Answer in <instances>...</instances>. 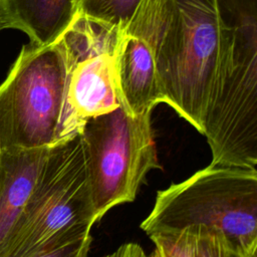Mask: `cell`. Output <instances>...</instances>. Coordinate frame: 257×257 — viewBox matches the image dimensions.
<instances>
[{
    "instance_id": "8992f818",
    "label": "cell",
    "mask_w": 257,
    "mask_h": 257,
    "mask_svg": "<svg viewBox=\"0 0 257 257\" xmlns=\"http://www.w3.org/2000/svg\"><path fill=\"white\" fill-rule=\"evenodd\" d=\"M151 115H132L119 105L88 119L79 133L98 221L111 208L133 202L148 173L161 168Z\"/></svg>"
},
{
    "instance_id": "8fae6325",
    "label": "cell",
    "mask_w": 257,
    "mask_h": 257,
    "mask_svg": "<svg viewBox=\"0 0 257 257\" xmlns=\"http://www.w3.org/2000/svg\"><path fill=\"white\" fill-rule=\"evenodd\" d=\"M149 237L171 257H246L224 233L202 225Z\"/></svg>"
},
{
    "instance_id": "30bf717a",
    "label": "cell",
    "mask_w": 257,
    "mask_h": 257,
    "mask_svg": "<svg viewBox=\"0 0 257 257\" xmlns=\"http://www.w3.org/2000/svg\"><path fill=\"white\" fill-rule=\"evenodd\" d=\"M76 13L75 0H0L6 29L20 30L40 46L57 40Z\"/></svg>"
},
{
    "instance_id": "9c48e42d",
    "label": "cell",
    "mask_w": 257,
    "mask_h": 257,
    "mask_svg": "<svg viewBox=\"0 0 257 257\" xmlns=\"http://www.w3.org/2000/svg\"><path fill=\"white\" fill-rule=\"evenodd\" d=\"M48 148L1 152L0 253L29 198Z\"/></svg>"
},
{
    "instance_id": "6da1fadb",
    "label": "cell",
    "mask_w": 257,
    "mask_h": 257,
    "mask_svg": "<svg viewBox=\"0 0 257 257\" xmlns=\"http://www.w3.org/2000/svg\"><path fill=\"white\" fill-rule=\"evenodd\" d=\"M123 30L149 44L163 102L203 135L219 49L218 0H142Z\"/></svg>"
},
{
    "instance_id": "ba28073f",
    "label": "cell",
    "mask_w": 257,
    "mask_h": 257,
    "mask_svg": "<svg viewBox=\"0 0 257 257\" xmlns=\"http://www.w3.org/2000/svg\"><path fill=\"white\" fill-rule=\"evenodd\" d=\"M113 76L120 105L130 114L153 111L163 102L154 55L142 37L120 30L114 50Z\"/></svg>"
},
{
    "instance_id": "2e32d148",
    "label": "cell",
    "mask_w": 257,
    "mask_h": 257,
    "mask_svg": "<svg viewBox=\"0 0 257 257\" xmlns=\"http://www.w3.org/2000/svg\"><path fill=\"white\" fill-rule=\"evenodd\" d=\"M3 29H6V27H5V24H4V22L2 21L1 15H0V31H1V30H3Z\"/></svg>"
},
{
    "instance_id": "3957f363",
    "label": "cell",
    "mask_w": 257,
    "mask_h": 257,
    "mask_svg": "<svg viewBox=\"0 0 257 257\" xmlns=\"http://www.w3.org/2000/svg\"><path fill=\"white\" fill-rule=\"evenodd\" d=\"M195 225L221 231L246 257H257V169L211 163L159 191L141 228L151 236Z\"/></svg>"
},
{
    "instance_id": "e0dca14e",
    "label": "cell",
    "mask_w": 257,
    "mask_h": 257,
    "mask_svg": "<svg viewBox=\"0 0 257 257\" xmlns=\"http://www.w3.org/2000/svg\"><path fill=\"white\" fill-rule=\"evenodd\" d=\"M79 1H80V0H75V2H76V5L78 4V2H79Z\"/></svg>"
},
{
    "instance_id": "d6986e66",
    "label": "cell",
    "mask_w": 257,
    "mask_h": 257,
    "mask_svg": "<svg viewBox=\"0 0 257 257\" xmlns=\"http://www.w3.org/2000/svg\"><path fill=\"white\" fill-rule=\"evenodd\" d=\"M153 256H154V257H157V256H156V254H155V253H153Z\"/></svg>"
},
{
    "instance_id": "7c38bea8",
    "label": "cell",
    "mask_w": 257,
    "mask_h": 257,
    "mask_svg": "<svg viewBox=\"0 0 257 257\" xmlns=\"http://www.w3.org/2000/svg\"><path fill=\"white\" fill-rule=\"evenodd\" d=\"M142 0H80L77 11L93 20H97L123 30L133 18Z\"/></svg>"
},
{
    "instance_id": "7a4b0ae2",
    "label": "cell",
    "mask_w": 257,
    "mask_h": 257,
    "mask_svg": "<svg viewBox=\"0 0 257 257\" xmlns=\"http://www.w3.org/2000/svg\"><path fill=\"white\" fill-rule=\"evenodd\" d=\"M220 38L204 132L212 164L257 165V0H218Z\"/></svg>"
},
{
    "instance_id": "5b68a950",
    "label": "cell",
    "mask_w": 257,
    "mask_h": 257,
    "mask_svg": "<svg viewBox=\"0 0 257 257\" xmlns=\"http://www.w3.org/2000/svg\"><path fill=\"white\" fill-rule=\"evenodd\" d=\"M67 67L62 43L24 44L0 84L2 150L48 148L58 142Z\"/></svg>"
},
{
    "instance_id": "277c9868",
    "label": "cell",
    "mask_w": 257,
    "mask_h": 257,
    "mask_svg": "<svg viewBox=\"0 0 257 257\" xmlns=\"http://www.w3.org/2000/svg\"><path fill=\"white\" fill-rule=\"evenodd\" d=\"M97 221L77 134L48 148L0 257H32L55 244L90 234Z\"/></svg>"
},
{
    "instance_id": "4fadbf2b",
    "label": "cell",
    "mask_w": 257,
    "mask_h": 257,
    "mask_svg": "<svg viewBox=\"0 0 257 257\" xmlns=\"http://www.w3.org/2000/svg\"><path fill=\"white\" fill-rule=\"evenodd\" d=\"M91 235L55 244L32 257H89Z\"/></svg>"
},
{
    "instance_id": "52a82bcc",
    "label": "cell",
    "mask_w": 257,
    "mask_h": 257,
    "mask_svg": "<svg viewBox=\"0 0 257 257\" xmlns=\"http://www.w3.org/2000/svg\"><path fill=\"white\" fill-rule=\"evenodd\" d=\"M120 29L78 11L59 39L66 59L65 106L58 142L80 133L84 123L120 105L114 76V50Z\"/></svg>"
},
{
    "instance_id": "5bb4252c",
    "label": "cell",
    "mask_w": 257,
    "mask_h": 257,
    "mask_svg": "<svg viewBox=\"0 0 257 257\" xmlns=\"http://www.w3.org/2000/svg\"><path fill=\"white\" fill-rule=\"evenodd\" d=\"M104 257H154L153 254L148 255L141 245L137 243H125L119 246L115 251L105 255Z\"/></svg>"
},
{
    "instance_id": "ac0fdd59",
    "label": "cell",
    "mask_w": 257,
    "mask_h": 257,
    "mask_svg": "<svg viewBox=\"0 0 257 257\" xmlns=\"http://www.w3.org/2000/svg\"><path fill=\"white\" fill-rule=\"evenodd\" d=\"M1 152H2V149H1V147H0V156H1Z\"/></svg>"
},
{
    "instance_id": "9a60e30c",
    "label": "cell",
    "mask_w": 257,
    "mask_h": 257,
    "mask_svg": "<svg viewBox=\"0 0 257 257\" xmlns=\"http://www.w3.org/2000/svg\"><path fill=\"white\" fill-rule=\"evenodd\" d=\"M154 253L156 254V256H157V257H171L170 255L166 254L165 252H163L162 250H160V249H158V248H156V249H155Z\"/></svg>"
}]
</instances>
